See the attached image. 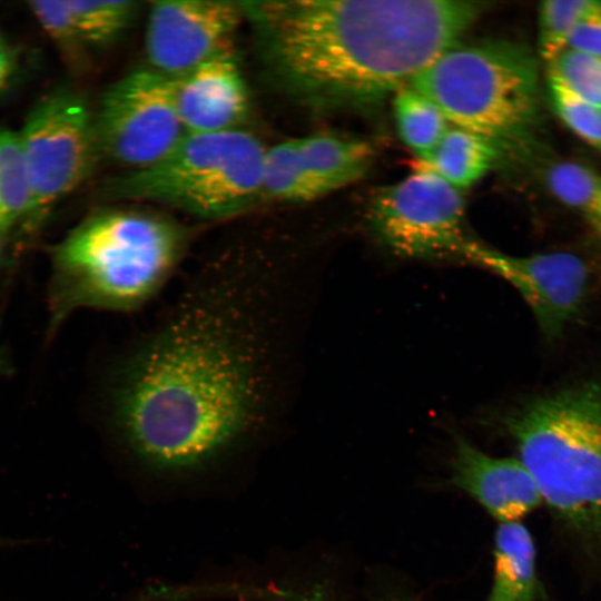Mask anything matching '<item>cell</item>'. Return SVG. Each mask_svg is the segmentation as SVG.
Returning a JSON list of instances; mask_svg holds the SVG:
<instances>
[{"label":"cell","mask_w":601,"mask_h":601,"mask_svg":"<svg viewBox=\"0 0 601 601\" xmlns=\"http://www.w3.org/2000/svg\"><path fill=\"white\" fill-rule=\"evenodd\" d=\"M302 267L288 249L244 245L180 273L100 381L99 418L135 465L203 472L285 426L306 312Z\"/></svg>","instance_id":"1"},{"label":"cell","mask_w":601,"mask_h":601,"mask_svg":"<svg viewBox=\"0 0 601 601\" xmlns=\"http://www.w3.org/2000/svg\"><path fill=\"white\" fill-rule=\"evenodd\" d=\"M269 80L316 108H366L407 86L485 9L461 0L242 1Z\"/></svg>","instance_id":"2"},{"label":"cell","mask_w":601,"mask_h":601,"mask_svg":"<svg viewBox=\"0 0 601 601\" xmlns=\"http://www.w3.org/2000/svg\"><path fill=\"white\" fill-rule=\"evenodd\" d=\"M189 230L150 213L106 210L57 247L49 284L51 328L81 308L138 313L159 302L181 273Z\"/></svg>","instance_id":"3"},{"label":"cell","mask_w":601,"mask_h":601,"mask_svg":"<svg viewBox=\"0 0 601 601\" xmlns=\"http://www.w3.org/2000/svg\"><path fill=\"white\" fill-rule=\"evenodd\" d=\"M503 423L542 500L582 540L601 545V385L535 396Z\"/></svg>","instance_id":"4"},{"label":"cell","mask_w":601,"mask_h":601,"mask_svg":"<svg viewBox=\"0 0 601 601\" xmlns=\"http://www.w3.org/2000/svg\"><path fill=\"white\" fill-rule=\"evenodd\" d=\"M454 127L496 147H520L539 119V72L523 46L501 40L451 46L410 81Z\"/></svg>","instance_id":"5"},{"label":"cell","mask_w":601,"mask_h":601,"mask_svg":"<svg viewBox=\"0 0 601 601\" xmlns=\"http://www.w3.org/2000/svg\"><path fill=\"white\" fill-rule=\"evenodd\" d=\"M265 152L242 129L186 134L159 161L114 179L109 195L164 204L200 219H225L262 199Z\"/></svg>","instance_id":"6"},{"label":"cell","mask_w":601,"mask_h":601,"mask_svg":"<svg viewBox=\"0 0 601 601\" xmlns=\"http://www.w3.org/2000/svg\"><path fill=\"white\" fill-rule=\"evenodd\" d=\"M18 137L31 194L28 220L35 221L93 169L100 154L93 112L79 92L60 87L36 102Z\"/></svg>","instance_id":"7"},{"label":"cell","mask_w":601,"mask_h":601,"mask_svg":"<svg viewBox=\"0 0 601 601\" xmlns=\"http://www.w3.org/2000/svg\"><path fill=\"white\" fill-rule=\"evenodd\" d=\"M461 190L418 167L380 189L370 206L377 239L394 254L415 259L456 258L465 242Z\"/></svg>","instance_id":"8"},{"label":"cell","mask_w":601,"mask_h":601,"mask_svg":"<svg viewBox=\"0 0 601 601\" xmlns=\"http://www.w3.org/2000/svg\"><path fill=\"white\" fill-rule=\"evenodd\" d=\"M93 117L100 154L131 170L159 161L186 135L173 79L151 68L136 69L112 83Z\"/></svg>","instance_id":"9"},{"label":"cell","mask_w":601,"mask_h":601,"mask_svg":"<svg viewBox=\"0 0 601 601\" xmlns=\"http://www.w3.org/2000/svg\"><path fill=\"white\" fill-rule=\"evenodd\" d=\"M459 259L483 268L512 286L550 341L560 337L579 313L589 288V266L569 252L519 256L469 238Z\"/></svg>","instance_id":"10"},{"label":"cell","mask_w":601,"mask_h":601,"mask_svg":"<svg viewBox=\"0 0 601 601\" xmlns=\"http://www.w3.org/2000/svg\"><path fill=\"white\" fill-rule=\"evenodd\" d=\"M243 19L242 1L151 2L145 33L149 68L174 79L233 50V37Z\"/></svg>","instance_id":"11"},{"label":"cell","mask_w":601,"mask_h":601,"mask_svg":"<svg viewBox=\"0 0 601 601\" xmlns=\"http://www.w3.org/2000/svg\"><path fill=\"white\" fill-rule=\"evenodd\" d=\"M173 89L186 134L240 129L249 112L248 89L233 50L174 78Z\"/></svg>","instance_id":"12"},{"label":"cell","mask_w":601,"mask_h":601,"mask_svg":"<svg viewBox=\"0 0 601 601\" xmlns=\"http://www.w3.org/2000/svg\"><path fill=\"white\" fill-rule=\"evenodd\" d=\"M451 482L499 523L516 522L542 502L539 489L518 457L494 456L464 436H455Z\"/></svg>","instance_id":"13"},{"label":"cell","mask_w":601,"mask_h":601,"mask_svg":"<svg viewBox=\"0 0 601 601\" xmlns=\"http://www.w3.org/2000/svg\"><path fill=\"white\" fill-rule=\"evenodd\" d=\"M493 556V581L486 601H535L539 592L535 544L520 521L499 523Z\"/></svg>","instance_id":"14"},{"label":"cell","mask_w":601,"mask_h":601,"mask_svg":"<svg viewBox=\"0 0 601 601\" xmlns=\"http://www.w3.org/2000/svg\"><path fill=\"white\" fill-rule=\"evenodd\" d=\"M294 141L305 165L329 193L362 178L373 158L367 142L334 134H313Z\"/></svg>","instance_id":"15"},{"label":"cell","mask_w":601,"mask_h":601,"mask_svg":"<svg viewBox=\"0 0 601 601\" xmlns=\"http://www.w3.org/2000/svg\"><path fill=\"white\" fill-rule=\"evenodd\" d=\"M497 147L472 131L449 128L433 152L417 162L459 190L479 181L492 167Z\"/></svg>","instance_id":"16"},{"label":"cell","mask_w":601,"mask_h":601,"mask_svg":"<svg viewBox=\"0 0 601 601\" xmlns=\"http://www.w3.org/2000/svg\"><path fill=\"white\" fill-rule=\"evenodd\" d=\"M329 194L302 159L294 138L266 149L262 199L305 203Z\"/></svg>","instance_id":"17"},{"label":"cell","mask_w":601,"mask_h":601,"mask_svg":"<svg viewBox=\"0 0 601 601\" xmlns=\"http://www.w3.org/2000/svg\"><path fill=\"white\" fill-rule=\"evenodd\" d=\"M393 98L402 140L421 160L426 159L450 128V122L432 100L408 85L397 90Z\"/></svg>","instance_id":"18"},{"label":"cell","mask_w":601,"mask_h":601,"mask_svg":"<svg viewBox=\"0 0 601 601\" xmlns=\"http://www.w3.org/2000/svg\"><path fill=\"white\" fill-rule=\"evenodd\" d=\"M545 181L551 193L581 214L601 237V174L581 162L561 160L549 166Z\"/></svg>","instance_id":"19"},{"label":"cell","mask_w":601,"mask_h":601,"mask_svg":"<svg viewBox=\"0 0 601 601\" xmlns=\"http://www.w3.org/2000/svg\"><path fill=\"white\" fill-rule=\"evenodd\" d=\"M31 194L18 132L0 129V235L28 219Z\"/></svg>","instance_id":"20"},{"label":"cell","mask_w":601,"mask_h":601,"mask_svg":"<svg viewBox=\"0 0 601 601\" xmlns=\"http://www.w3.org/2000/svg\"><path fill=\"white\" fill-rule=\"evenodd\" d=\"M67 3L86 47L115 41L131 24L139 4L131 0H69Z\"/></svg>","instance_id":"21"},{"label":"cell","mask_w":601,"mask_h":601,"mask_svg":"<svg viewBox=\"0 0 601 601\" xmlns=\"http://www.w3.org/2000/svg\"><path fill=\"white\" fill-rule=\"evenodd\" d=\"M545 63L548 80L562 85L573 95L601 108V58L564 48Z\"/></svg>","instance_id":"22"},{"label":"cell","mask_w":601,"mask_h":601,"mask_svg":"<svg viewBox=\"0 0 601 601\" xmlns=\"http://www.w3.org/2000/svg\"><path fill=\"white\" fill-rule=\"evenodd\" d=\"M595 0H551L539 9V51L549 61L566 47L569 37Z\"/></svg>","instance_id":"23"},{"label":"cell","mask_w":601,"mask_h":601,"mask_svg":"<svg viewBox=\"0 0 601 601\" xmlns=\"http://www.w3.org/2000/svg\"><path fill=\"white\" fill-rule=\"evenodd\" d=\"M552 106L563 124L601 151V108L573 95L562 85L548 80Z\"/></svg>","instance_id":"24"},{"label":"cell","mask_w":601,"mask_h":601,"mask_svg":"<svg viewBox=\"0 0 601 601\" xmlns=\"http://www.w3.org/2000/svg\"><path fill=\"white\" fill-rule=\"evenodd\" d=\"M29 6L33 17L63 57L78 63L86 46L77 31L67 1H32Z\"/></svg>","instance_id":"25"},{"label":"cell","mask_w":601,"mask_h":601,"mask_svg":"<svg viewBox=\"0 0 601 601\" xmlns=\"http://www.w3.org/2000/svg\"><path fill=\"white\" fill-rule=\"evenodd\" d=\"M565 48L601 58V1H595L574 27Z\"/></svg>","instance_id":"26"},{"label":"cell","mask_w":601,"mask_h":601,"mask_svg":"<svg viewBox=\"0 0 601 601\" xmlns=\"http://www.w3.org/2000/svg\"><path fill=\"white\" fill-rule=\"evenodd\" d=\"M13 69V56L7 41L0 36V92L7 85Z\"/></svg>","instance_id":"27"},{"label":"cell","mask_w":601,"mask_h":601,"mask_svg":"<svg viewBox=\"0 0 601 601\" xmlns=\"http://www.w3.org/2000/svg\"><path fill=\"white\" fill-rule=\"evenodd\" d=\"M9 372V361L3 349L0 347V376Z\"/></svg>","instance_id":"28"},{"label":"cell","mask_w":601,"mask_h":601,"mask_svg":"<svg viewBox=\"0 0 601 601\" xmlns=\"http://www.w3.org/2000/svg\"><path fill=\"white\" fill-rule=\"evenodd\" d=\"M1 236H2V235H0V240H1Z\"/></svg>","instance_id":"29"}]
</instances>
